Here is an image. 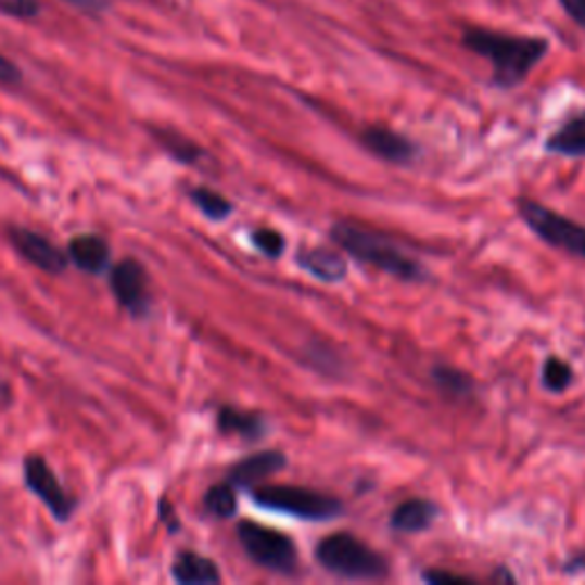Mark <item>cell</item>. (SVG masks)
<instances>
[{
    "mask_svg": "<svg viewBox=\"0 0 585 585\" xmlns=\"http://www.w3.org/2000/svg\"><path fill=\"white\" fill-rule=\"evenodd\" d=\"M462 47L492 62V80L496 88H517L547 55L549 41L542 37L508 35L485 28H469L462 35Z\"/></svg>",
    "mask_w": 585,
    "mask_h": 585,
    "instance_id": "obj_1",
    "label": "cell"
},
{
    "mask_svg": "<svg viewBox=\"0 0 585 585\" xmlns=\"http://www.w3.org/2000/svg\"><path fill=\"white\" fill-rule=\"evenodd\" d=\"M332 241L353 256H357L359 262L376 266L378 270L392 275L396 279L403 281H425L428 279V270L415 262V258H409L398 245H394L392 241H386V238L368 231L359 225L353 222H336L330 229Z\"/></svg>",
    "mask_w": 585,
    "mask_h": 585,
    "instance_id": "obj_2",
    "label": "cell"
},
{
    "mask_svg": "<svg viewBox=\"0 0 585 585\" xmlns=\"http://www.w3.org/2000/svg\"><path fill=\"white\" fill-rule=\"evenodd\" d=\"M316 560L320 565L343 578H384L389 562L361 539L351 533H334L322 537L316 547Z\"/></svg>",
    "mask_w": 585,
    "mask_h": 585,
    "instance_id": "obj_3",
    "label": "cell"
},
{
    "mask_svg": "<svg viewBox=\"0 0 585 585\" xmlns=\"http://www.w3.org/2000/svg\"><path fill=\"white\" fill-rule=\"evenodd\" d=\"M252 498L256 506L266 510L293 514L307 519V522H328V519H334L343 512V504L339 498L297 485L256 487L252 492Z\"/></svg>",
    "mask_w": 585,
    "mask_h": 585,
    "instance_id": "obj_4",
    "label": "cell"
},
{
    "mask_svg": "<svg viewBox=\"0 0 585 585\" xmlns=\"http://www.w3.org/2000/svg\"><path fill=\"white\" fill-rule=\"evenodd\" d=\"M517 213H519V218L524 220V225L547 245L568 252L572 256L585 258V227L583 225L533 200H517Z\"/></svg>",
    "mask_w": 585,
    "mask_h": 585,
    "instance_id": "obj_5",
    "label": "cell"
},
{
    "mask_svg": "<svg viewBox=\"0 0 585 585\" xmlns=\"http://www.w3.org/2000/svg\"><path fill=\"white\" fill-rule=\"evenodd\" d=\"M238 539L256 565L277 574H295L297 549L289 535L256 522H241L238 524Z\"/></svg>",
    "mask_w": 585,
    "mask_h": 585,
    "instance_id": "obj_6",
    "label": "cell"
},
{
    "mask_svg": "<svg viewBox=\"0 0 585 585\" xmlns=\"http://www.w3.org/2000/svg\"><path fill=\"white\" fill-rule=\"evenodd\" d=\"M24 475L30 492L41 498V504L51 510V514L60 519V522H67L74 510V501L60 485L58 475L51 471L47 460L41 455H30L24 462Z\"/></svg>",
    "mask_w": 585,
    "mask_h": 585,
    "instance_id": "obj_7",
    "label": "cell"
},
{
    "mask_svg": "<svg viewBox=\"0 0 585 585\" xmlns=\"http://www.w3.org/2000/svg\"><path fill=\"white\" fill-rule=\"evenodd\" d=\"M111 289L124 309L133 316H144L149 309L147 270L136 258H124L111 270Z\"/></svg>",
    "mask_w": 585,
    "mask_h": 585,
    "instance_id": "obj_8",
    "label": "cell"
},
{
    "mask_svg": "<svg viewBox=\"0 0 585 585\" xmlns=\"http://www.w3.org/2000/svg\"><path fill=\"white\" fill-rule=\"evenodd\" d=\"M10 236H12L14 247L39 270L58 275L67 268V254L58 250L47 236H41L30 229H16V227L10 231Z\"/></svg>",
    "mask_w": 585,
    "mask_h": 585,
    "instance_id": "obj_9",
    "label": "cell"
},
{
    "mask_svg": "<svg viewBox=\"0 0 585 585\" xmlns=\"http://www.w3.org/2000/svg\"><path fill=\"white\" fill-rule=\"evenodd\" d=\"M361 144L371 151L373 156L394 163V165H407L417 156V144L407 140L405 136L392 131L384 126H368L359 136Z\"/></svg>",
    "mask_w": 585,
    "mask_h": 585,
    "instance_id": "obj_10",
    "label": "cell"
},
{
    "mask_svg": "<svg viewBox=\"0 0 585 585\" xmlns=\"http://www.w3.org/2000/svg\"><path fill=\"white\" fill-rule=\"evenodd\" d=\"M287 467V455L279 450H262L250 458L236 462L229 469V483L233 487H252L258 481H266L268 475L277 473Z\"/></svg>",
    "mask_w": 585,
    "mask_h": 585,
    "instance_id": "obj_11",
    "label": "cell"
},
{
    "mask_svg": "<svg viewBox=\"0 0 585 585\" xmlns=\"http://www.w3.org/2000/svg\"><path fill=\"white\" fill-rule=\"evenodd\" d=\"M297 264L305 268L311 277L328 281V284H334V281L345 279L348 275V264L345 258L332 250L325 247H305L297 252Z\"/></svg>",
    "mask_w": 585,
    "mask_h": 585,
    "instance_id": "obj_12",
    "label": "cell"
},
{
    "mask_svg": "<svg viewBox=\"0 0 585 585\" xmlns=\"http://www.w3.org/2000/svg\"><path fill=\"white\" fill-rule=\"evenodd\" d=\"M67 258H72L76 268L99 275L111 264V247L99 236H76L69 243Z\"/></svg>",
    "mask_w": 585,
    "mask_h": 585,
    "instance_id": "obj_13",
    "label": "cell"
},
{
    "mask_svg": "<svg viewBox=\"0 0 585 585\" xmlns=\"http://www.w3.org/2000/svg\"><path fill=\"white\" fill-rule=\"evenodd\" d=\"M171 574L183 585H208L220 583V570L215 562L206 556H200L194 551H183L177 556L175 565H171Z\"/></svg>",
    "mask_w": 585,
    "mask_h": 585,
    "instance_id": "obj_14",
    "label": "cell"
},
{
    "mask_svg": "<svg viewBox=\"0 0 585 585\" xmlns=\"http://www.w3.org/2000/svg\"><path fill=\"white\" fill-rule=\"evenodd\" d=\"M547 151L565 158H585V111L558 128L547 140Z\"/></svg>",
    "mask_w": 585,
    "mask_h": 585,
    "instance_id": "obj_15",
    "label": "cell"
},
{
    "mask_svg": "<svg viewBox=\"0 0 585 585\" xmlns=\"http://www.w3.org/2000/svg\"><path fill=\"white\" fill-rule=\"evenodd\" d=\"M437 519V506L428 498H409L392 512V529L400 533H421Z\"/></svg>",
    "mask_w": 585,
    "mask_h": 585,
    "instance_id": "obj_16",
    "label": "cell"
},
{
    "mask_svg": "<svg viewBox=\"0 0 585 585\" xmlns=\"http://www.w3.org/2000/svg\"><path fill=\"white\" fill-rule=\"evenodd\" d=\"M218 428L225 435H238L243 440H258L266 435V419L256 411H243L236 407H222L218 415Z\"/></svg>",
    "mask_w": 585,
    "mask_h": 585,
    "instance_id": "obj_17",
    "label": "cell"
},
{
    "mask_svg": "<svg viewBox=\"0 0 585 585\" xmlns=\"http://www.w3.org/2000/svg\"><path fill=\"white\" fill-rule=\"evenodd\" d=\"M432 380H435V384L448 398H465L473 392L471 378L453 366H437L435 371H432Z\"/></svg>",
    "mask_w": 585,
    "mask_h": 585,
    "instance_id": "obj_18",
    "label": "cell"
},
{
    "mask_svg": "<svg viewBox=\"0 0 585 585\" xmlns=\"http://www.w3.org/2000/svg\"><path fill=\"white\" fill-rule=\"evenodd\" d=\"M190 198L211 220H225L227 215H231V211H233L231 202L227 198H222L220 192H215L211 188H194L190 192Z\"/></svg>",
    "mask_w": 585,
    "mask_h": 585,
    "instance_id": "obj_19",
    "label": "cell"
},
{
    "mask_svg": "<svg viewBox=\"0 0 585 585\" xmlns=\"http://www.w3.org/2000/svg\"><path fill=\"white\" fill-rule=\"evenodd\" d=\"M204 506L211 514L220 517V519H229L236 514V508H238V501H236V489L231 483H222V485H213L208 492H206V498H204Z\"/></svg>",
    "mask_w": 585,
    "mask_h": 585,
    "instance_id": "obj_20",
    "label": "cell"
},
{
    "mask_svg": "<svg viewBox=\"0 0 585 585\" xmlns=\"http://www.w3.org/2000/svg\"><path fill=\"white\" fill-rule=\"evenodd\" d=\"M572 380H574V371L565 359L549 357L545 366H542V384H545L554 394L565 392V389L572 384Z\"/></svg>",
    "mask_w": 585,
    "mask_h": 585,
    "instance_id": "obj_21",
    "label": "cell"
},
{
    "mask_svg": "<svg viewBox=\"0 0 585 585\" xmlns=\"http://www.w3.org/2000/svg\"><path fill=\"white\" fill-rule=\"evenodd\" d=\"M163 147L169 151V154H175L179 161L183 163H194L200 156H202V149L198 144H192L188 142L186 138L181 136H175V133H158Z\"/></svg>",
    "mask_w": 585,
    "mask_h": 585,
    "instance_id": "obj_22",
    "label": "cell"
},
{
    "mask_svg": "<svg viewBox=\"0 0 585 585\" xmlns=\"http://www.w3.org/2000/svg\"><path fill=\"white\" fill-rule=\"evenodd\" d=\"M252 243H254V247L258 252L270 256V258L281 256V252H284V245H287L284 236H281L279 231H275V229H268V227L252 231Z\"/></svg>",
    "mask_w": 585,
    "mask_h": 585,
    "instance_id": "obj_23",
    "label": "cell"
},
{
    "mask_svg": "<svg viewBox=\"0 0 585 585\" xmlns=\"http://www.w3.org/2000/svg\"><path fill=\"white\" fill-rule=\"evenodd\" d=\"M0 12L12 18H35L39 14V0H0Z\"/></svg>",
    "mask_w": 585,
    "mask_h": 585,
    "instance_id": "obj_24",
    "label": "cell"
},
{
    "mask_svg": "<svg viewBox=\"0 0 585 585\" xmlns=\"http://www.w3.org/2000/svg\"><path fill=\"white\" fill-rule=\"evenodd\" d=\"M423 578L428 583H435V585H448V583H473L469 576H462V574H453V572H446V570H430L423 574Z\"/></svg>",
    "mask_w": 585,
    "mask_h": 585,
    "instance_id": "obj_25",
    "label": "cell"
},
{
    "mask_svg": "<svg viewBox=\"0 0 585 585\" xmlns=\"http://www.w3.org/2000/svg\"><path fill=\"white\" fill-rule=\"evenodd\" d=\"M560 5L585 30V0H560Z\"/></svg>",
    "mask_w": 585,
    "mask_h": 585,
    "instance_id": "obj_26",
    "label": "cell"
},
{
    "mask_svg": "<svg viewBox=\"0 0 585 585\" xmlns=\"http://www.w3.org/2000/svg\"><path fill=\"white\" fill-rule=\"evenodd\" d=\"M21 80V72L16 69V64L8 60L5 55H0V82L3 85H14Z\"/></svg>",
    "mask_w": 585,
    "mask_h": 585,
    "instance_id": "obj_27",
    "label": "cell"
},
{
    "mask_svg": "<svg viewBox=\"0 0 585 585\" xmlns=\"http://www.w3.org/2000/svg\"><path fill=\"white\" fill-rule=\"evenodd\" d=\"M64 3H69L82 12H92V14H99L103 12L107 5H111V0H64Z\"/></svg>",
    "mask_w": 585,
    "mask_h": 585,
    "instance_id": "obj_28",
    "label": "cell"
},
{
    "mask_svg": "<svg viewBox=\"0 0 585 585\" xmlns=\"http://www.w3.org/2000/svg\"><path fill=\"white\" fill-rule=\"evenodd\" d=\"M161 517H163V522L167 524V529L171 533H177L179 529V522H177V517H175V510H171L169 501H161Z\"/></svg>",
    "mask_w": 585,
    "mask_h": 585,
    "instance_id": "obj_29",
    "label": "cell"
},
{
    "mask_svg": "<svg viewBox=\"0 0 585 585\" xmlns=\"http://www.w3.org/2000/svg\"><path fill=\"white\" fill-rule=\"evenodd\" d=\"M3 389H5V386H3V382H0V394H3Z\"/></svg>",
    "mask_w": 585,
    "mask_h": 585,
    "instance_id": "obj_30",
    "label": "cell"
}]
</instances>
